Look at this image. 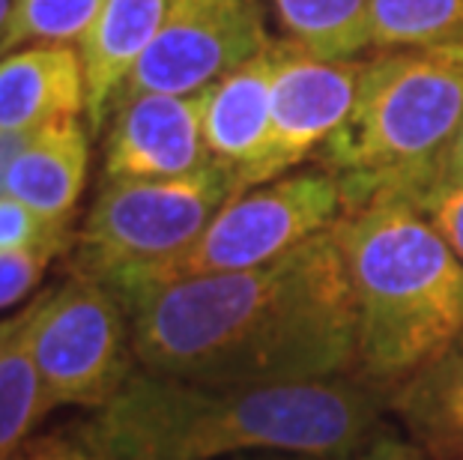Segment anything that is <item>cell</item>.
<instances>
[{
  "label": "cell",
  "mask_w": 463,
  "mask_h": 460,
  "mask_svg": "<svg viewBox=\"0 0 463 460\" xmlns=\"http://www.w3.org/2000/svg\"><path fill=\"white\" fill-rule=\"evenodd\" d=\"M272 78V138L266 159L251 174V185L290 174L326 146L353 111L364 61H323L290 39H279Z\"/></svg>",
  "instance_id": "9c48e42d"
},
{
  "label": "cell",
  "mask_w": 463,
  "mask_h": 460,
  "mask_svg": "<svg viewBox=\"0 0 463 460\" xmlns=\"http://www.w3.org/2000/svg\"><path fill=\"white\" fill-rule=\"evenodd\" d=\"M4 460H93L90 452L72 437V430H57V434L31 437L24 446H18Z\"/></svg>",
  "instance_id": "603a6c76"
},
{
  "label": "cell",
  "mask_w": 463,
  "mask_h": 460,
  "mask_svg": "<svg viewBox=\"0 0 463 460\" xmlns=\"http://www.w3.org/2000/svg\"><path fill=\"white\" fill-rule=\"evenodd\" d=\"M13 6H15V0H0V52H4L9 22H13Z\"/></svg>",
  "instance_id": "83f0119b"
},
{
  "label": "cell",
  "mask_w": 463,
  "mask_h": 460,
  "mask_svg": "<svg viewBox=\"0 0 463 460\" xmlns=\"http://www.w3.org/2000/svg\"><path fill=\"white\" fill-rule=\"evenodd\" d=\"M350 460H433L416 439H403L383 427L368 446H362Z\"/></svg>",
  "instance_id": "cb8c5ba5"
},
{
  "label": "cell",
  "mask_w": 463,
  "mask_h": 460,
  "mask_svg": "<svg viewBox=\"0 0 463 460\" xmlns=\"http://www.w3.org/2000/svg\"><path fill=\"white\" fill-rule=\"evenodd\" d=\"M284 39L323 61H350L371 48V0H272Z\"/></svg>",
  "instance_id": "2e32d148"
},
{
  "label": "cell",
  "mask_w": 463,
  "mask_h": 460,
  "mask_svg": "<svg viewBox=\"0 0 463 460\" xmlns=\"http://www.w3.org/2000/svg\"><path fill=\"white\" fill-rule=\"evenodd\" d=\"M446 168H449L451 174H458V177H463V126H460L458 138H455V144H451V150H449Z\"/></svg>",
  "instance_id": "4316f807"
},
{
  "label": "cell",
  "mask_w": 463,
  "mask_h": 460,
  "mask_svg": "<svg viewBox=\"0 0 463 460\" xmlns=\"http://www.w3.org/2000/svg\"><path fill=\"white\" fill-rule=\"evenodd\" d=\"M449 52H455V54L460 57V61H463V45H458V48H449Z\"/></svg>",
  "instance_id": "f1b7e54d"
},
{
  "label": "cell",
  "mask_w": 463,
  "mask_h": 460,
  "mask_svg": "<svg viewBox=\"0 0 463 460\" xmlns=\"http://www.w3.org/2000/svg\"><path fill=\"white\" fill-rule=\"evenodd\" d=\"M52 260L43 251H0V311L31 296Z\"/></svg>",
  "instance_id": "7402d4cb"
},
{
  "label": "cell",
  "mask_w": 463,
  "mask_h": 460,
  "mask_svg": "<svg viewBox=\"0 0 463 460\" xmlns=\"http://www.w3.org/2000/svg\"><path fill=\"white\" fill-rule=\"evenodd\" d=\"M463 45V0H371V48H458Z\"/></svg>",
  "instance_id": "ac0fdd59"
},
{
  "label": "cell",
  "mask_w": 463,
  "mask_h": 460,
  "mask_svg": "<svg viewBox=\"0 0 463 460\" xmlns=\"http://www.w3.org/2000/svg\"><path fill=\"white\" fill-rule=\"evenodd\" d=\"M332 230L356 305L353 377L392 395L463 332V263L398 198L347 210Z\"/></svg>",
  "instance_id": "3957f363"
},
{
  "label": "cell",
  "mask_w": 463,
  "mask_h": 460,
  "mask_svg": "<svg viewBox=\"0 0 463 460\" xmlns=\"http://www.w3.org/2000/svg\"><path fill=\"white\" fill-rule=\"evenodd\" d=\"M203 93H141L117 99L105 135L102 183L171 180L213 164L203 141Z\"/></svg>",
  "instance_id": "30bf717a"
},
{
  "label": "cell",
  "mask_w": 463,
  "mask_h": 460,
  "mask_svg": "<svg viewBox=\"0 0 463 460\" xmlns=\"http://www.w3.org/2000/svg\"><path fill=\"white\" fill-rule=\"evenodd\" d=\"M36 129H27V132H6L0 129V198L6 194V177H9V168L13 162L18 159V153L31 144Z\"/></svg>",
  "instance_id": "d4e9b609"
},
{
  "label": "cell",
  "mask_w": 463,
  "mask_h": 460,
  "mask_svg": "<svg viewBox=\"0 0 463 460\" xmlns=\"http://www.w3.org/2000/svg\"><path fill=\"white\" fill-rule=\"evenodd\" d=\"M272 42L258 0H167L159 33L117 99L141 93H203Z\"/></svg>",
  "instance_id": "ba28073f"
},
{
  "label": "cell",
  "mask_w": 463,
  "mask_h": 460,
  "mask_svg": "<svg viewBox=\"0 0 463 460\" xmlns=\"http://www.w3.org/2000/svg\"><path fill=\"white\" fill-rule=\"evenodd\" d=\"M33 356L48 409H102L135 374L129 320L105 284L75 276L36 296Z\"/></svg>",
  "instance_id": "52a82bcc"
},
{
  "label": "cell",
  "mask_w": 463,
  "mask_h": 460,
  "mask_svg": "<svg viewBox=\"0 0 463 460\" xmlns=\"http://www.w3.org/2000/svg\"><path fill=\"white\" fill-rule=\"evenodd\" d=\"M69 246H75L69 224L48 221L9 194L0 198V251H43L57 258Z\"/></svg>",
  "instance_id": "44dd1931"
},
{
  "label": "cell",
  "mask_w": 463,
  "mask_h": 460,
  "mask_svg": "<svg viewBox=\"0 0 463 460\" xmlns=\"http://www.w3.org/2000/svg\"><path fill=\"white\" fill-rule=\"evenodd\" d=\"M81 111L87 81L72 45H33L0 57V129L27 132Z\"/></svg>",
  "instance_id": "7c38bea8"
},
{
  "label": "cell",
  "mask_w": 463,
  "mask_h": 460,
  "mask_svg": "<svg viewBox=\"0 0 463 460\" xmlns=\"http://www.w3.org/2000/svg\"><path fill=\"white\" fill-rule=\"evenodd\" d=\"M279 63L275 42L249 63L203 90V141L213 162L233 171L236 194L266 159L272 138V78Z\"/></svg>",
  "instance_id": "8fae6325"
},
{
  "label": "cell",
  "mask_w": 463,
  "mask_h": 460,
  "mask_svg": "<svg viewBox=\"0 0 463 460\" xmlns=\"http://www.w3.org/2000/svg\"><path fill=\"white\" fill-rule=\"evenodd\" d=\"M167 13V0H105L99 18L81 39V66L87 81V117L102 129L117 93L150 48Z\"/></svg>",
  "instance_id": "5bb4252c"
},
{
  "label": "cell",
  "mask_w": 463,
  "mask_h": 460,
  "mask_svg": "<svg viewBox=\"0 0 463 460\" xmlns=\"http://www.w3.org/2000/svg\"><path fill=\"white\" fill-rule=\"evenodd\" d=\"M114 296L146 374L288 386L356 371V305L335 230L258 269L126 284Z\"/></svg>",
  "instance_id": "6da1fadb"
},
{
  "label": "cell",
  "mask_w": 463,
  "mask_h": 460,
  "mask_svg": "<svg viewBox=\"0 0 463 460\" xmlns=\"http://www.w3.org/2000/svg\"><path fill=\"white\" fill-rule=\"evenodd\" d=\"M389 409L433 460H463V332L389 395Z\"/></svg>",
  "instance_id": "9a60e30c"
},
{
  "label": "cell",
  "mask_w": 463,
  "mask_h": 460,
  "mask_svg": "<svg viewBox=\"0 0 463 460\" xmlns=\"http://www.w3.org/2000/svg\"><path fill=\"white\" fill-rule=\"evenodd\" d=\"M389 391L359 377L198 386L137 368L111 404L72 425L93 460H215L281 452L350 460L383 430Z\"/></svg>",
  "instance_id": "7a4b0ae2"
},
{
  "label": "cell",
  "mask_w": 463,
  "mask_h": 460,
  "mask_svg": "<svg viewBox=\"0 0 463 460\" xmlns=\"http://www.w3.org/2000/svg\"><path fill=\"white\" fill-rule=\"evenodd\" d=\"M105 0H15L13 22L0 57L24 42L36 45H72L87 36L99 18Z\"/></svg>",
  "instance_id": "d6986e66"
},
{
  "label": "cell",
  "mask_w": 463,
  "mask_h": 460,
  "mask_svg": "<svg viewBox=\"0 0 463 460\" xmlns=\"http://www.w3.org/2000/svg\"><path fill=\"white\" fill-rule=\"evenodd\" d=\"M236 194L219 162L171 180L102 183L75 233V276L105 287L146 281L183 258Z\"/></svg>",
  "instance_id": "5b68a950"
},
{
  "label": "cell",
  "mask_w": 463,
  "mask_h": 460,
  "mask_svg": "<svg viewBox=\"0 0 463 460\" xmlns=\"http://www.w3.org/2000/svg\"><path fill=\"white\" fill-rule=\"evenodd\" d=\"M263 460H269V457H263ZM299 460H308V457H299Z\"/></svg>",
  "instance_id": "f546056e"
},
{
  "label": "cell",
  "mask_w": 463,
  "mask_h": 460,
  "mask_svg": "<svg viewBox=\"0 0 463 460\" xmlns=\"http://www.w3.org/2000/svg\"><path fill=\"white\" fill-rule=\"evenodd\" d=\"M27 311H31V308L18 311V314H13V317H0V353L9 347V341L15 338V332L22 329V323L27 320Z\"/></svg>",
  "instance_id": "484cf974"
},
{
  "label": "cell",
  "mask_w": 463,
  "mask_h": 460,
  "mask_svg": "<svg viewBox=\"0 0 463 460\" xmlns=\"http://www.w3.org/2000/svg\"><path fill=\"white\" fill-rule=\"evenodd\" d=\"M344 212H347V203H344L341 183L332 171L323 168L284 174L272 183L251 185V189L233 194L183 258L156 272L153 278L132 284L266 267L317 233L332 230Z\"/></svg>",
  "instance_id": "8992f818"
},
{
  "label": "cell",
  "mask_w": 463,
  "mask_h": 460,
  "mask_svg": "<svg viewBox=\"0 0 463 460\" xmlns=\"http://www.w3.org/2000/svg\"><path fill=\"white\" fill-rule=\"evenodd\" d=\"M389 198L410 203V207L449 242V249L455 251L463 263V177L451 174L446 164H442L430 177L412 183L407 189H401L398 194H389Z\"/></svg>",
  "instance_id": "ffe728a7"
},
{
  "label": "cell",
  "mask_w": 463,
  "mask_h": 460,
  "mask_svg": "<svg viewBox=\"0 0 463 460\" xmlns=\"http://www.w3.org/2000/svg\"><path fill=\"white\" fill-rule=\"evenodd\" d=\"M87 164H90V141L78 117L39 126L31 144L9 168L6 194L43 219L72 228L75 207L87 183Z\"/></svg>",
  "instance_id": "4fadbf2b"
},
{
  "label": "cell",
  "mask_w": 463,
  "mask_h": 460,
  "mask_svg": "<svg viewBox=\"0 0 463 460\" xmlns=\"http://www.w3.org/2000/svg\"><path fill=\"white\" fill-rule=\"evenodd\" d=\"M36 314V299L31 302L27 320L9 347L0 353V460L9 457L18 446H24L36 425L52 413L43 395L31 323Z\"/></svg>",
  "instance_id": "e0dca14e"
},
{
  "label": "cell",
  "mask_w": 463,
  "mask_h": 460,
  "mask_svg": "<svg viewBox=\"0 0 463 460\" xmlns=\"http://www.w3.org/2000/svg\"><path fill=\"white\" fill-rule=\"evenodd\" d=\"M463 126V61L449 48L377 52L364 61L359 93L323 164L356 210L430 177Z\"/></svg>",
  "instance_id": "277c9868"
}]
</instances>
